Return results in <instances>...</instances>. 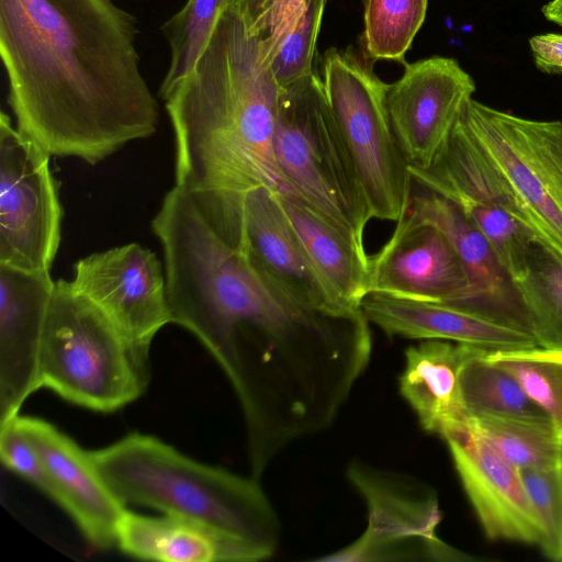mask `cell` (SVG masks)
I'll list each match as a JSON object with an SVG mask.
<instances>
[{
	"mask_svg": "<svg viewBox=\"0 0 562 562\" xmlns=\"http://www.w3.org/2000/svg\"><path fill=\"white\" fill-rule=\"evenodd\" d=\"M134 14L114 0H0V58L18 130L89 165L157 132Z\"/></svg>",
	"mask_w": 562,
	"mask_h": 562,
	"instance_id": "6da1fadb",
	"label": "cell"
},
{
	"mask_svg": "<svg viewBox=\"0 0 562 562\" xmlns=\"http://www.w3.org/2000/svg\"><path fill=\"white\" fill-rule=\"evenodd\" d=\"M280 92L265 37L236 0H224L191 70L159 95L175 137V186L226 212L255 189L282 192L273 155Z\"/></svg>",
	"mask_w": 562,
	"mask_h": 562,
	"instance_id": "7a4b0ae2",
	"label": "cell"
},
{
	"mask_svg": "<svg viewBox=\"0 0 562 562\" xmlns=\"http://www.w3.org/2000/svg\"><path fill=\"white\" fill-rule=\"evenodd\" d=\"M89 453L124 505L205 522L250 544L266 559L276 552L280 522L258 479L201 463L137 432Z\"/></svg>",
	"mask_w": 562,
	"mask_h": 562,
	"instance_id": "3957f363",
	"label": "cell"
},
{
	"mask_svg": "<svg viewBox=\"0 0 562 562\" xmlns=\"http://www.w3.org/2000/svg\"><path fill=\"white\" fill-rule=\"evenodd\" d=\"M273 155L288 193L364 248L373 218L356 165L315 72L281 89Z\"/></svg>",
	"mask_w": 562,
	"mask_h": 562,
	"instance_id": "277c9868",
	"label": "cell"
},
{
	"mask_svg": "<svg viewBox=\"0 0 562 562\" xmlns=\"http://www.w3.org/2000/svg\"><path fill=\"white\" fill-rule=\"evenodd\" d=\"M148 380L109 318L70 281H55L38 355V389L110 413L135 401Z\"/></svg>",
	"mask_w": 562,
	"mask_h": 562,
	"instance_id": "5b68a950",
	"label": "cell"
},
{
	"mask_svg": "<svg viewBox=\"0 0 562 562\" xmlns=\"http://www.w3.org/2000/svg\"><path fill=\"white\" fill-rule=\"evenodd\" d=\"M322 80L373 217L400 221L409 206L413 178L391 126L389 85L363 56L338 48L325 53Z\"/></svg>",
	"mask_w": 562,
	"mask_h": 562,
	"instance_id": "8992f818",
	"label": "cell"
},
{
	"mask_svg": "<svg viewBox=\"0 0 562 562\" xmlns=\"http://www.w3.org/2000/svg\"><path fill=\"white\" fill-rule=\"evenodd\" d=\"M460 119L507 184L537 240L562 260V121L525 119L473 98Z\"/></svg>",
	"mask_w": 562,
	"mask_h": 562,
	"instance_id": "52a82bcc",
	"label": "cell"
},
{
	"mask_svg": "<svg viewBox=\"0 0 562 562\" xmlns=\"http://www.w3.org/2000/svg\"><path fill=\"white\" fill-rule=\"evenodd\" d=\"M413 182L456 204L490 241L514 283L524 278L538 241L507 184L459 117L446 146Z\"/></svg>",
	"mask_w": 562,
	"mask_h": 562,
	"instance_id": "ba28073f",
	"label": "cell"
},
{
	"mask_svg": "<svg viewBox=\"0 0 562 562\" xmlns=\"http://www.w3.org/2000/svg\"><path fill=\"white\" fill-rule=\"evenodd\" d=\"M347 476L367 504L368 527L355 542L319 561L473 560L438 538L441 513L428 485L360 461L348 467Z\"/></svg>",
	"mask_w": 562,
	"mask_h": 562,
	"instance_id": "9c48e42d",
	"label": "cell"
},
{
	"mask_svg": "<svg viewBox=\"0 0 562 562\" xmlns=\"http://www.w3.org/2000/svg\"><path fill=\"white\" fill-rule=\"evenodd\" d=\"M49 155L0 115V265L49 273L63 207Z\"/></svg>",
	"mask_w": 562,
	"mask_h": 562,
	"instance_id": "30bf717a",
	"label": "cell"
},
{
	"mask_svg": "<svg viewBox=\"0 0 562 562\" xmlns=\"http://www.w3.org/2000/svg\"><path fill=\"white\" fill-rule=\"evenodd\" d=\"M70 282L109 318L149 376L151 342L171 323L165 268L156 254L137 243L93 252L74 265Z\"/></svg>",
	"mask_w": 562,
	"mask_h": 562,
	"instance_id": "8fae6325",
	"label": "cell"
},
{
	"mask_svg": "<svg viewBox=\"0 0 562 562\" xmlns=\"http://www.w3.org/2000/svg\"><path fill=\"white\" fill-rule=\"evenodd\" d=\"M396 223L387 243L368 258V293L446 303L477 314L475 288L448 237L409 209Z\"/></svg>",
	"mask_w": 562,
	"mask_h": 562,
	"instance_id": "7c38bea8",
	"label": "cell"
},
{
	"mask_svg": "<svg viewBox=\"0 0 562 562\" xmlns=\"http://www.w3.org/2000/svg\"><path fill=\"white\" fill-rule=\"evenodd\" d=\"M474 92L473 78L454 58L431 56L404 65L402 77L389 85L386 108L408 168L435 162Z\"/></svg>",
	"mask_w": 562,
	"mask_h": 562,
	"instance_id": "4fadbf2b",
	"label": "cell"
},
{
	"mask_svg": "<svg viewBox=\"0 0 562 562\" xmlns=\"http://www.w3.org/2000/svg\"><path fill=\"white\" fill-rule=\"evenodd\" d=\"M225 240L243 250L254 267L300 304L335 315L361 311L342 301L314 266L288 220L278 192L266 187L247 193Z\"/></svg>",
	"mask_w": 562,
	"mask_h": 562,
	"instance_id": "5bb4252c",
	"label": "cell"
},
{
	"mask_svg": "<svg viewBox=\"0 0 562 562\" xmlns=\"http://www.w3.org/2000/svg\"><path fill=\"white\" fill-rule=\"evenodd\" d=\"M440 437L448 445L462 486L486 537L540 546L542 526L518 469L465 422L447 429Z\"/></svg>",
	"mask_w": 562,
	"mask_h": 562,
	"instance_id": "9a60e30c",
	"label": "cell"
},
{
	"mask_svg": "<svg viewBox=\"0 0 562 562\" xmlns=\"http://www.w3.org/2000/svg\"><path fill=\"white\" fill-rule=\"evenodd\" d=\"M12 418L46 468L52 499L71 517L90 544L100 549L116 546L126 508L98 472L89 451L46 420L19 414Z\"/></svg>",
	"mask_w": 562,
	"mask_h": 562,
	"instance_id": "2e32d148",
	"label": "cell"
},
{
	"mask_svg": "<svg viewBox=\"0 0 562 562\" xmlns=\"http://www.w3.org/2000/svg\"><path fill=\"white\" fill-rule=\"evenodd\" d=\"M55 281L49 273L0 265V422L38 390L41 340Z\"/></svg>",
	"mask_w": 562,
	"mask_h": 562,
	"instance_id": "e0dca14e",
	"label": "cell"
},
{
	"mask_svg": "<svg viewBox=\"0 0 562 562\" xmlns=\"http://www.w3.org/2000/svg\"><path fill=\"white\" fill-rule=\"evenodd\" d=\"M408 209L437 226L457 250L476 291L477 314L533 336L513 279L490 241L460 209L442 195L420 186L418 190L412 189Z\"/></svg>",
	"mask_w": 562,
	"mask_h": 562,
	"instance_id": "ac0fdd59",
	"label": "cell"
},
{
	"mask_svg": "<svg viewBox=\"0 0 562 562\" xmlns=\"http://www.w3.org/2000/svg\"><path fill=\"white\" fill-rule=\"evenodd\" d=\"M360 307L369 323L390 337L442 339L488 351L539 346L528 333L446 303L368 293Z\"/></svg>",
	"mask_w": 562,
	"mask_h": 562,
	"instance_id": "d6986e66",
	"label": "cell"
},
{
	"mask_svg": "<svg viewBox=\"0 0 562 562\" xmlns=\"http://www.w3.org/2000/svg\"><path fill=\"white\" fill-rule=\"evenodd\" d=\"M116 546L126 554L165 562H254L265 560L250 544L205 522L165 514L125 510Z\"/></svg>",
	"mask_w": 562,
	"mask_h": 562,
	"instance_id": "ffe728a7",
	"label": "cell"
},
{
	"mask_svg": "<svg viewBox=\"0 0 562 562\" xmlns=\"http://www.w3.org/2000/svg\"><path fill=\"white\" fill-rule=\"evenodd\" d=\"M476 346L442 339H424L405 351L400 392L424 430L441 436L465 422L459 395V373Z\"/></svg>",
	"mask_w": 562,
	"mask_h": 562,
	"instance_id": "44dd1931",
	"label": "cell"
},
{
	"mask_svg": "<svg viewBox=\"0 0 562 562\" xmlns=\"http://www.w3.org/2000/svg\"><path fill=\"white\" fill-rule=\"evenodd\" d=\"M288 220L316 269L347 304L360 307L368 294L366 249L295 196L278 192Z\"/></svg>",
	"mask_w": 562,
	"mask_h": 562,
	"instance_id": "7402d4cb",
	"label": "cell"
},
{
	"mask_svg": "<svg viewBox=\"0 0 562 562\" xmlns=\"http://www.w3.org/2000/svg\"><path fill=\"white\" fill-rule=\"evenodd\" d=\"M465 424L518 470L560 465L562 440L550 420L475 415Z\"/></svg>",
	"mask_w": 562,
	"mask_h": 562,
	"instance_id": "603a6c76",
	"label": "cell"
},
{
	"mask_svg": "<svg viewBox=\"0 0 562 562\" xmlns=\"http://www.w3.org/2000/svg\"><path fill=\"white\" fill-rule=\"evenodd\" d=\"M479 349L461 367L459 395L465 416L493 415L550 420L515 379L486 359Z\"/></svg>",
	"mask_w": 562,
	"mask_h": 562,
	"instance_id": "cb8c5ba5",
	"label": "cell"
},
{
	"mask_svg": "<svg viewBox=\"0 0 562 562\" xmlns=\"http://www.w3.org/2000/svg\"><path fill=\"white\" fill-rule=\"evenodd\" d=\"M515 285L538 345L562 349V260L535 241L526 273Z\"/></svg>",
	"mask_w": 562,
	"mask_h": 562,
	"instance_id": "d4e9b609",
	"label": "cell"
},
{
	"mask_svg": "<svg viewBox=\"0 0 562 562\" xmlns=\"http://www.w3.org/2000/svg\"><path fill=\"white\" fill-rule=\"evenodd\" d=\"M485 357L515 379L562 440V349L535 346L488 351Z\"/></svg>",
	"mask_w": 562,
	"mask_h": 562,
	"instance_id": "484cf974",
	"label": "cell"
},
{
	"mask_svg": "<svg viewBox=\"0 0 562 562\" xmlns=\"http://www.w3.org/2000/svg\"><path fill=\"white\" fill-rule=\"evenodd\" d=\"M427 7L428 0H364L363 41L369 58L405 65Z\"/></svg>",
	"mask_w": 562,
	"mask_h": 562,
	"instance_id": "4316f807",
	"label": "cell"
},
{
	"mask_svg": "<svg viewBox=\"0 0 562 562\" xmlns=\"http://www.w3.org/2000/svg\"><path fill=\"white\" fill-rule=\"evenodd\" d=\"M223 2L224 0H188L162 24L161 32L170 48V61L159 88V95L191 70Z\"/></svg>",
	"mask_w": 562,
	"mask_h": 562,
	"instance_id": "83f0119b",
	"label": "cell"
},
{
	"mask_svg": "<svg viewBox=\"0 0 562 562\" xmlns=\"http://www.w3.org/2000/svg\"><path fill=\"white\" fill-rule=\"evenodd\" d=\"M326 2L311 0L296 24L282 40L271 61L273 77L281 89L314 74L316 42Z\"/></svg>",
	"mask_w": 562,
	"mask_h": 562,
	"instance_id": "f1b7e54d",
	"label": "cell"
},
{
	"mask_svg": "<svg viewBox=\"0 0 562 562\" xmlns=\"http://www.w3.org/2000/svg\"><path fill=\"white\" fill-rule=\"evenodd\" d=\"M527 494L542 526L539 546L551 560L562 561V476L560 468L519 469Z\"/></svg>",
	"mask_w": 562,
	"mask_h": 562,
	"instance_id": "f546056e",
	"label": "cell"
},
{
	"mask_svg": "<svg viewBox=\"0 0 562 562\" xmlns=\"http://www.w3.org/2000/svg\"><path fill=\"white\" fill-rule=\"evenodd\" d=\"M249 27L266 40L271 61L311 0H236Z\"/></svg>",
	"mask_w": 562,
	"mask_h": 562,
	"instance_id": "4dcf8cb0",
	"label": "cell"
},
{
	"mask_svg": "<svg viewBox=\"0 0 562 562\" xmlns=\"http://www.w3.org/2000/svg\"><path fill=\"white\" fill-rule=\"evenodd\" d=\"M0 457L7 469L33 484L48 497H53V487L46 468L36 449L18 429L13 418L0 423Z\"/></svg>",
	"mask_w": 562,
	"mask_h": 562,
	"instance_id": "1f68e13d",
	"label": "cell"
},
{
	"mask_svg": "<svg viewBox=\"0 0 562 562\" xmlns=\"http://www.w3.org/2000/svg\"><path fill=\"white\" fill-rule=\"evenodd\" d=\"M529 46L539 70L562 74V34L535 35L529 38Z\"/></svg>",
	"mask_w": 562,
	"mask_h": 562,
	"instance_id": "d6a6232c",
	"label": "cell"
},
{
	"mask_svg": "<svg viewBox=\"0 0 562 562\" xmlns=\"http://www.w3.org/2000/svg\"><path fill=\"white\" fill-rule=\"evenodd\" d=\"M542 13L548 21L562 25V0H550L542 7Z\"/></svg>",
	"mask_w": 562,
	"mask_h": 562,
	"instance_id": "836d02e7",
	"label": "cell"
},
{
	"mask_svg": "<svg viewBox=\"0 0 562 562\" xmlns=\"http://www.w3.org/2000/svg\"><path fill=\"white\" fill-rule=\"evenodd\" d=\"M559 468H560V472H561V476H562V456H561V460H560V465H559Z\"/></svg>",
	"mask_w": 562,
	"mask_h": 562,
	"instance_id": "e575fe53",
	"label": "cell"
}]
</instances>
